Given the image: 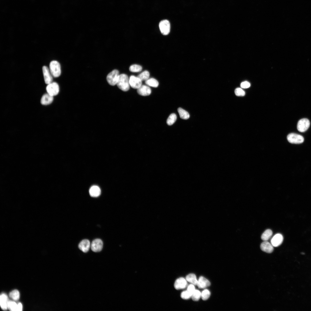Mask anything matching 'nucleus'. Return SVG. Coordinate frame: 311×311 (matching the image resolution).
Returning <instances> with one entry per match:
<instances>
[{
	"instance_id": "f257e3e1",
	"label": "nucleus",
	"mask_w": 311,
	"mask_h": 311,
	"mask_svg": "<svg viewBox=\"0 0 311 311\" xmlns=\"http://www.w3.org/2000/svg\"><path fill=\"white\" fill-rule=\"evenodd\" d=\"M118 88L123 91H127L130 88L129 79L127 75L124 74H120L117 84Z\"/></svg>"
},
{
	"instance_id": "f03ea898",
	"label": "nucleus",
	"mask_w": 311,
	"mask_h": 311,
	"mask_svg": "<svg viewBox=\"0 0 311 311\" xmlns=\"http://www.w3.org/2000/svg\"><path fill=\"white\" fill-rule=\"evenodd\" d=\"M49 69L52 76L55 77H59L61 73L60 66L59 62L56 60L50 62Z\"/></svg>"
},
{
	"instance_id": "7ed1b4c3",
	"label": "nucleus",
	"mask_w": 311,
	"mask_h": 311,
	"mask_svg": "<svg viewBox=\"0 0 311 311\" xmlns=\"http://www.w3.org/2000/svg\"><path fill=\"white\" fill-rule=\"evenodd\" d=\"M120 75L119 72L118 70L114 69L112 71L107 75L106 77V79L108 83L112 86L116 85Z\"/></svg>"
},
{
	"instance_id": "20e7f679",
	"label": "nucleus",
	"mask_w": 311,
	"mask_h": 311,
	"mask_svg": "<svg viewBox=\"0 0 311 311\" xmlns=\"http://www.w3.org/2000/svg\"><path fill=\"white\" fill-rule=\"evenodd\" d=\"M287 139L290 143L299 144L302 143L304 141L303 137L301 135L295 133H291L287 136Z\"/></svg>"
},
{
	"instance_id": "39448f33",
	"label": "nucleus",
	"mask_w": 311,
	"mask_h": 311,
	"mask_svg": "<svg viewBox=\"0 0 311 311\" xmlns=\"http://www.w3.org/2000/svg\"><path fill=\"white\" fill-rule=\"evenodd\" d=\"M47 93L54 96L57 95L59 91L58 84L55 82H52L48 84L46 87Z\"/></svg>"
},
{
	"instance_id": "423d86ee",
	"label": "nucleus",
	"mask_w": 311,
	"mask_h": 311,
	"mask_svg": "<svg viewBox=\"0 0 311 311\" xmlns=\"http://www.w3.org/2000/svg\"><path fill=\"white\" fill-rule=\"evenodd\" d=\"M161 33L164 35H168L170 31V24L168 20H164L161 21L159 24Z\"/></svg>"
},
{
	"instance_id": "0eeeda50",
	"label": "nucleus",
	"mask_w": 311,
	"mask_h": 311,
	"mask_svg": "<svg viewBox=\"0 0 311 311\" xmlns=\"http://www.w3.org/2000/svg\"><path fill=\"white\" fill-rule=\"evenodd\" d=\"M309 120L307 118H303L299 120L298 122L297 128L298 130L301 132H304L306 131L310 126Z\"/></svg>"
},
{
	"instance_id": "6e6552de",
	"label": "nucleus",
	"mask_w": 311,
	"mask_h": 311,
	"mask_svg": "<svg viewBox=\"0 0 311 311\" xmlns=\"http://www.w3.org/2000/svg\"><path fill=\"white\" fill-rule=\"evenodd\" d=\"M103 245V242L101 239H96L92 242L90 245L91 248L93 252H99L102 250Z\"/></svg>"
},
{
	"instance_id": "1a4fd4ad",
	"label": "nucleus",
	"mask_w": 311,
	"mask_h": 311,
	"mask_svg": "<svg viewBox=\"0 0 311 311\" xmlns=\"http://www.w3.org/2000/svg\"><path fill=\"white\" fill-rule=\"evenodd\" d=\"M42 71L45 83L48 84L52 82L53 76L48 68L45 66H43L42 67Z\"/></svg>"
},
{
	"instance_id": "9d476101",
	"label": "nucleus",
	"mask_w": 311,
	"mask_h": 311,
	"mask_svg": "<svg viewBox=\"0 0 311 311\" xmlns=\"http://www.w3.org/2000/svg\"><path fill=\"white\" fill-rule=\"evenodd\" d=\"M130 86L134 89H138L142 85V81L137 77L131 75L129 78Z\"/></svg>"
},
{
	"instance_id": "9b49d317",
	"label": "nucleus",
	"mask_w": 311,
	"mask_h": 311,
	"mask_svg": "<svg viewBox=\"0 0 311 311\" xmlns=\"http://www.w3.org/2000/svg\"><path fill=\"white\" fill-rule=\"evenodd\" d=\"M187 285V281L186 279L180 277L177 279L174 285L175 288L177 290L185 288Z\"/></svg>"
},
{
	"instance_id": "f8f14e48",
	"label": "nucleus",
	"mask_w": 311,
	"mask_h": 311,
	"mask_svg": "<svg viewBox=\"0 0 311 311\" xmlns=\"http://www.w3.org/2000/svg\"><path fill=\"white\" fill-rule=\"evenodd\" d=\"M283 237L280 234H276L272 238L271 243L274 247H277L280 245L283 241Z\"/></svg>"
},
{
	"instance_id": "ddd939ff",
	"label": "nucleus",
	"mask_w": 311,
	"mask_h": 311,
	"mask_svg": "<svg viewBox=\"0 0 311 311\" xmlns=\"http://www.w3.org/2000/svg\"><path fill=\"white\" fill-rule=\"evenodd\" d=\"M137 92L141 95L147 96L151 94V90L150 88L148 86L145 85H142L137 89Z\"/></svg>"
},
{
	"instance_id": "4468645a",
	"label": "nucleus",
	"mask_w": 311,
	"mask_h": 311,
	"mask_svg": "<svg viewBox=\"0 0 311 311\" xmlns=\"http://www.w3.org/2000/svg\"><path fill=\"white\" fill-rule=\"evenodd\" d=\"M260 248L262 251L268 253H271L274 250L273 245L267 241H264L261 244Z\"/></svg>"
},
{
	"instance_id": "2eb2a0df",
	"label": "nucleus",
	"mask_w": 311,
	"mask_h": 311,
	"mask_svg": "<svg viewBox=\"0 0 311 311\" xmlns=\"http://www.w3.org/2000/svg\"><path fill=\"white\" fill-rule=\"evenodd\" d=\"M90 244V241L87 239L82 240L79 244V249L84 253H86L89 251Z\"/></svg>"
},
{
	"instance_id": "dca6fc26",
	"label": "nucleus",
	"mask_w": 311,
	"mask_h": 311,
	"mask_svg": "<svg viewBox=\"0 0 311 311\" xmlns=\"http://www.w3.org/2000/svg\"><path fill=\"white\" fill-rule=\"evenodd\" d=\"M210 282L207 279L203 276H200L198 280L197 285L200 289H203L210 286Z\"/></svg>"
},
{
	"instance_id": "f3484780",
	"label": "nucleus",
	"mask_w": 311,
	"mask_h": 311,
	"mask_svg": "<svg viewBox=\"0 0 311 311\" xmlns=\"http://www.w3.org/2000/svg\"><path fill=\"white\" fill-rule=\"evenodd\" d=\"M53 97L48 93L44 94L41 99V104L43 105H48L51 104L53 101Z\"/></svg>"
},
{
	"instance_id": "a211bd4d",
	"label": "nucleus",
	"mask_w": 311,
	"mask_h": 311,
	"mask_svg": "<svg viewBox=\"0 0 311 311\" xmlns=\"http://www.w3.org/2000/svg\"><path fill=\"white\" fill-rule=\"evenodd\" d=\"M8 297L5 293L1 294L0 296V304L1 308L4 310H6L7 308L8 302Z\"/></svg>"
},
{
	"instance_id": "6ab92c4d",
	"label": "nucleus",
	"mask_w": 311,
	"mask_h": 311,
	"mask_svg": "<svg viewBox=\"0 0 311 311\" xmlns=\"http://www.w3.org/2000/svg\"><path fill=\"white\" fill-rule=\"evenodd\" d=\"M89 194L92 197H97L100 194L101 190L100 188L96 185L92 186L89 190Z\"/></svg>"
},
{
	"instance_id": "aec40b11",
	"label": "nucleus",
	"mask_w": 311,
	"mask_h": 311,
	"mask_svg": "<svg viewBox=\"0 0 311 311\" xmlns=\"http://www.w3.org/2000/svg\"><path fill=\"white\" fill-rule=\"evenodd\" d=\"M185 279L187 281L194 285H197L198 280H197L196 276L195 274H189L186 276Z\"/></svg>"
},
{
	"instance_id": "412c9836",
	"label": "nucleus",
	"mask_w": 311,
	"mask_h": 311,
	"mask_svg": "<svg viewBox=\"0 0 311 311\" xmlns=\"http://www.w3.org/2000/svg\"><path fill=\"white\" fill-rule=\"evenodd\" d=\"M272 235V231L270 229H267L262 234L261 238L264 241H267L271 238Z\"/></svg>"
},
{
	"instance_id": "4be33fe9",
	"label": "nucleus",
	"mask_w": 311,
	"mask_h": 311,
	"mask_svg": "<svg viewBox=\"0 0 311 311\" xmlns=\"http://www.w3.org/2000/svg\"><path fill=\"white\" fill-rule=\"evenodd\" d=\"M177 110L180 117L182 119L187 120L189 117V113L185 110L180 107Z\"/></svg>"
},
{
	"instance_id": "5701e85b",
	"label": "nucleus",
	"mask_w": 311,
	"mask_h": 311,
	"mask_svg": "<svg viewBox=\"0 0 311 311\" xmlns=\"http://www.w3.org/2000/svg\"><path fill=\"white\" fill-rule=\"evenodd\" d=\"M145 83L149 86L155 88L157 87L159 85L158 81L153 78L148 79L145 81Z\"/></svg>"
},
{
	"instance_id": "b1692460",
	"label": "nucleus",
	"mask_w": 311,
	"mask_h": 311,
	"mask_svg": "<svg viewBox=\"0 0 311 311\" xmlns=\"http://www.w3.org/2000/svg\"><path fill=\"white\" fill-rule=\"evenodd\" d=\"M177 118V116L175 114L173 113L171 114L167 120V124L169 126L172 125L176 121Z\"/></svg>"
},
{
	"instance_id": "393cba45",
	"label": "nucleus",
	"mask_w": 311,
	"mask_h": 311,
	"mask_svg": "<svg viewBox=\"0 0 311 311\" xmlns=\"http://www.w3.org/2000/svg\"><path fill=\"white\" fill-rule=\"evenodd\" d=\"M149 76V73L147 71H145L141 73L137 76L142 81H146L148 79Z\"/></svg>"
},
{
	"instance_id": "a878e982",
	"label": "nucleus",
	"mask_w": 311,
	"mask_h": 311,
	"mask_svg": "<svg viewBox=\"0 0 311 311\" xmlns=\"http://www.w3.org/2000/svg\"><path fill=\"white\" fill-rule=\"evenodd\" d=\"M9 295L11 298L15 300H18L20 297V293L17 290H14L11 292Z\"/></svg>"
},
{
	"instance_id": "bb28decb",
	"label": "nucleus",
	"mask_w": 311,
	"mask_h": 311,
	"mask_svg": "<svg viewBox=\"0 0 311 311\" xmlns=\"http://www.w3.org/2000/svg\"><path fill=\"white\" fill-rule=\"evenodd\" d=\"M142 67L139 65L134 64L130 66L129 67V70L132 72H137L141 71L142 70Z\"/></svg>"
},
{
	"instance_id": "cd10ccee",
	"label": "nucleus",
	"mask_w": 311,
	"mask_h": 311,
	"mask_svg": "<svg viewBox=\"0 0 311 311\" xmlns=\"http://www.w3.org/2000/svg\"><path fill=\"white\" fill-rule=\"evenodd\" d=\"M201 297V293L198 290H195L191 295L192 299L195 301H198Z\"/></svg>"
},
{
	"instance_id": "c85d7f7f",
	"label": "nucleus",
	"mask_w": 311,
	"mask_h": 311,
	"mask_svg": "<svg viewBox=\"0 0 311 311\" xmlns=\"http://www.w3.org/2000/svg\"><path fill=\"white\" fill-rule=\"evenodd\" d=\"M17 304L13 301H8L7 303V308L11 311H17Z\"/></svg>"
},
{
	"instance_id": "c756f323",
	"label": "nucleus",
	"mask_w": 311,
	"mask_h": 311,
	"mask_svg": "<svg viewBox=\"0 0 311 311\" xmlns=\"http://www.w3.org/2000/svg\"><path fill=\"white\" fill-rule=\"evenodd\" d=\"M210 295V291L207 289H205L201 293V297L202 300H206L208 299Z\"/></svg>"
},
{
	"instance_id": "7c9ffc66",
	"label": "nucleus",
	"mask_w": 311,
	"mask_h": 311,
	"mask_svg": "<svg viewBox=\"0 0 311 311\" xmlns=\"http://www.w3.org/2000/svg\"><path fill=\"white\" fill-rule=\"evenodd\" d=\"M192 295V294L187 290L181 293V297L183 299H187L191 297Z\"/></svg>"
},
{
	"instance_id": "2f4dec72",
	"label": "nucleus",
	"mask_w": 311,
	"mask_h": 311,
	"mask_svg": "<svg viewBox=\"0 0 311 311\" xmlns=\"http://www.w3.org/2000/svg\"><path fill=\"white\" fill-rule=\"evenodd\" d=\"M235 93L238 96H244L245 95V92L242 88H236L235 90Z\"/></svg>"
},
{
	"instance_id": "473e14b6",
	"label": "nucleus",
	"mask_w": 311,
	"mask_h": 311,
	"mask_svg": "<svg viewBox=\"0 0 311 311\" xmlns=\"http://www.w3.org/2000/svg\"><path fill=\"white\" fill-rule=\"evenodd\" d=\"M250 84L248 81H245L242 82L240 84L241 87L243 88H247L250 86Z\"/></svg>"
},
{
	"instance_id": "72a5a7b5",
	"label": "nucleus",
	"mask_w": 311,
	"mask_h": 311,
	"mask_svg": "<svg viewBox=\"0 0 311 311\" xmlns=\"http://www.w3.org/2000/svg\"><path fill=\"white\" fill-rule=\"evenodd\" d=\"M195 290L194 285L192 284H190L187 288V290L192 294Z\"/></svg>"
},
{
	"instance_id": "f704fd0d",
	"label": "nucleus",
	"mask_w": 311,
	"mask_h": 311,
	"mask_svg": "<svg viewBox=\"0 0 311 311\" xmlns=\"http://www.w3.org/2000/svg\"><path fill=\"white\" fill-rule=\"evenodd\" d=\"M22 305L21 303H19L17 304V311H22Z\"/></svg>"
}]
</instances>
